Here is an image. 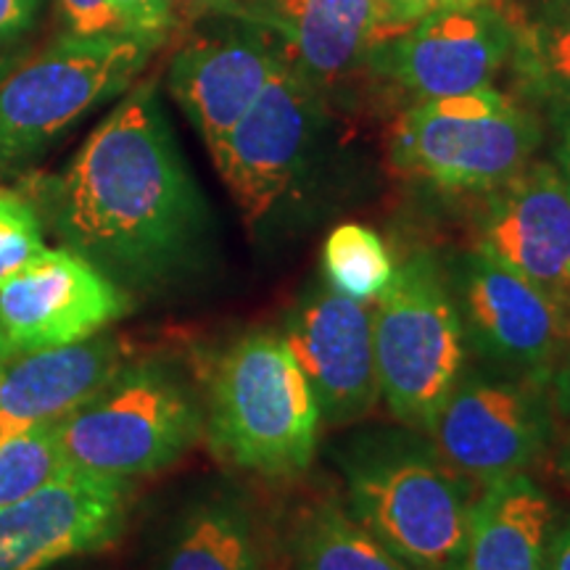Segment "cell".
I'll list each match as a JSON object with an SVG mask.
<instances>
[{
	"label": "cell",
	"mask_w": 570,
	"mask_h": 570,
	"mask_svg": "<svg viewBox=\"0 0 570 570\" xmlns=\"http://www.w3.org/2000/svg\"><path fill=\"white\" fill-rule=\"evenodd\" d=\"M190 38L169 63V90L202 135L209 154L256 101L285 59L267 27L233 13Z\"/></svg>",
	"instance_id": "cell-15"
},
{
	"label": "cell",
	"mask_w": 570,
	"mask_h": 570,
	"mask_svg": "<svg viewBox=\"0 0 570 570\" xmlns=\"http://www.w3.org/2000/svg\"><path fill=\"white\" fill-rule=\"evenodd\" d=\"M130 481L67 468L46 487L0 508V570H46L122 537Z\"/></svg>",
	"instance_id": "cell-13"
},
{
	"label": "cell",
	"mask_w": 570,
	"mask_h": 570,
	"mask_svg": "<svg viewBox=\"0 0 570 570\" xmlns=\"http://www.w3.org/2000/svg\"><path fill=\"white\" fill-rule=\"evenodd\" d=\"M320 410L281 333L252 331L219 356L204 433L230 465L285 479L309 468Z\"/></svg>",
	"instance_id": "cell-3"
},
{
	"label": "cell",
	"mask_w": 570,
	"mask_h": 570,
	"mask_svg": "<svg viewBox=\"0 0 570 570\" xmlns=\"http://www.w3.org/2000/svg\"><path fill=\"white\" fill-rule=\"evenodd\" d=\"M159 42L132 32L53 40L0 82V169L46 151L92 106L132 85Z\"/></svg>",
	"instance_id": "cell-7"
},
{
	"label": "cell",
	"mask_w": 570,
	"mask_h": 570,
	"mask_svg": "<svg viewBox=\"0 0 570 570\" xmlns=\"http://www.w3.org/2000/svg\"><path fill=\"white\" fill-rule=\"evenodd\" d=\"M394 262L381 235L365 225H338L323 248V273L333 288L356 302H373L394 277Z\"/></svg>",
	"instance_id": "cell-23"
},
{
	"label": "cell",
	"mask_w": 570,
	"mask_h": 570,
	"mask_svg": "<svg viewBox=\"0 0 570 570\" xmlns=\"http://www.w3.org/2000/svg\"><path fill=\"white\" fill-rule=\"evenodd\" d=\"M114 11L122 19L125 30L154 42H161L169 27L175 24L169 0H111Z\"/></svg>",
	"instance_id": "cell-26"
},
{
	"label": "cell",
	"mask_w": 570,
	"mask_h": 570,
	"mask_svg": "<svg viewBox=\"0 0 570 570\" xmlns=\"http://www.w3.org/2000/svg\"><path fill=\"white\" fill-rule=\"evenodd\" d=\"M348 510L412 570H462L470 502L462 475L417 431H373L341 452Z\"/></svg>",
	"instance_id": "cell-2"
},
{
	"label": "cell",
	"mask_w": 570,
	"mask_h": 570,
	"mask_svg": "<svg viewBox=\"0 0 570 570\" xmlns=\"http://www.w3.org/2000/svg\"><path fill=\"white\" fill-rule=\"evenodd\" d=\"M518 85L554 122L570 114V0H502Z\"/></svg>",
	"instance_id": "cell-20"
},
{
	"label": "cell",
	"mask_w": 570,
	"mask_h": 570,
	"mask_svg": "<svg viewBox=\"0 0 570 570\" xmlns=\"http://www.w3.org/2000/svg\"><path fill=\"white\" fill-rule=\"evenodd\" d=\"M391 11L396 13V19L404 27H412L428 13H436L444 9H460V6H473V3H487V0H386Z\"/></svg>",
	"instance_id": "cell-30"
},
{
	"label": "cell",
	"mask_w": 570,
	"mask_h": 570,
	"mask_svg": "<svg viewBox=\"0 0 570 570\" xmlns=\"http://www.w3.org/2000/svg\"><path fill=\"white\" fill-rule=\"evenodd\" d=\"M127 365L117 336L19 354L0 377V444L27 428L61 420Z\"/></svg>",
	"instance_id": "cell-18"
},
{
	"label": "cell",
	"mask_w": 570,
	"mask_h": 570,
	"mask_svg": "<svg viewBox=\"0 0 570 570\" xmlns=\"http://www.w3.org/2000/svg\"><path fill=\"white\" fill-rule=\"evenodd\" d=\"M17 352H13V346L9 344V341H6V336L3 333H0V377L6 375V370L11 367V362L17 360Z\"/></svg>",
	"instance_id": "cell-33"
},
{
	"label": "cell",
	"mask_w": 570,
	"mask_h": 570,
	"mask_svg": "<svg viewBox=\"0 0 570 570\" xmlns=\"http://www.w3.org/2000/svg\"><path fill=\"white\" fill-rule=\"evenodd\" d=\"M130 298L71 248H48L0 285V333L17 354L77 344L104 333Z\"/></svg>",
	"instance_id": "cell-14"
},
{
	"label": "cell",
	"mask_w": 570,
	"mask_h": 570,
	"mask_svg": "<svg viewBox=\"0 0 570 570\" xmlns=\"http://www.w3.org/2000/svg\"><path fill=\"white\" fill-rule=\"evenodd\" d=\"M46 252L38 214L21 198L0 190V285Z\"/></svg>",
	"instance_id": "cell-25"
},
{
	"label": "cell",
	"mask_w": 570,
	"mask_h": 570,
	"mask_svg": "<svg viewBox=\"0 0 570 570\" xmlns=\"http://www.w3.org/2000/svg\"><path fill=\"white\" fill-rule=\"evenodd\" d=\"M512 24L502 0L428 13L370 51L365 69L412 101L491 88L510 63Z\"/></svg>",
	"instance_id": "cell-11"
},
{
	"label": "cell",
	"mask_w": 570,
	"mask_h": 570,
	"mask_svg": "<svg viewBox=\"0 0 570 570\" xmlns=\"http://www.w3.org/2000/svg\"><path fill=\"white\" fill-rule=\"evenodd\" d=\"M552 433L547 383L465 365L428 436L460 475L489 483L537 465Z\"/></svg>",
	"instance_id": "cell-9"
},
{
	"label": "cell",
	"mask_w": 570,
	"mask_h": 570,
	"mask_svg": "<svg viewBox=\"0 0 570 570\" xmlns=\"http://www.w3.org/2000/svg\"><path fill=\"white\" fill-rule=\"evenodd\" d=\"M560 125V142H558V175L566 190L570 194V114L558 119Z\"/></svg>",
	"instance_id": "cell-32"
},
{
	"label": "cell",
	"mask_w": 570,
	"mask_h": 570,
	"mask_svg": "<svg viewBox=\"0 0 570 570\" xmlns=\"http://www.w3.org/2000/svg\"><path fill=\"white\" fill-rule=\"evenodd\" d=\"M373 306L381 399L404 428L431 433L468 365L446 267L431 252L407 256Z\"/></svg>",
	"instance_id": "cell-4"
},
{
	"label": "cell",
	"mask_w": 570,
	"mask_h": 570,
	"mask_svg": "<svg viewBox=\"0 0 570 570\" xmlns=\"http://www.w3.org/2000/svg\"><path fill=\"white\" fill-rule=\"evenodd\" d=\"M539 114L497 88L412 104L396 119L391 161L441 190L487 194L539 151Z\"/></svg>",
	"instance_id": "cell-6"
},
{
	"label": "cell",
	"mask_w": 570,
	"mask_h": 570,
	"mask_svg": "<svg viewBox=\"0 0 570 570\" xmlns=\"http://www.w3.org/2000/svg\"><path fill=\"white\" fill-rule=\"evenodd\" d=\"M566 309H568V323H570V302H568V306H566Z\"/></svg>",
	"instance_id": "cell-37"
},
{
	"label": "cell",
	"mask_w": 570,
	"mask_h": 570,
	"mask_svg": "<svg viewBox=\"0 0 570 570\" xmlns=\"http://www.w3.org/2000/svg\"><path fill=\"white\" fill-rule=\"evenodd\" d=\"M206 9L267 27L285 61L317 90L365 69L377 42L407 30L386 0H214Z\"/></svg>",
	"instance_id": "cell-16"
},
{
	"label": "cell",
	"mask_w": 570,
	"mask_h": 570,
	"mask_svg": "<svg viewBox=\"0 0 570 570\" xmlns=\"http://www.w3.org/2000/svg\"><path fill=\"white\" fill-rule=\"evenodd\" d=\"M446 277L465 344L483 365L502 375L550 383L570 346L566 306L479 246L454 256Z\"/></svg>",
	"instance_id": "cell-8"
},
{
	"label": "cell",
	"mask_w": 570,
	"mask_h": 570,
	"mask_svg": "<svg viewBox=\"0 0 570 570\" xmlns=\"http://www.w3.org/2000/svg\"><path fill=\"white\" fill-rule=\"evenodd\" d=\"M475 230L479 248L499 265L568 306L570 194L552 164H525L510 180L487 190L475 214Z\"/></svg>",
	"instance_id": "cell-17"
},
{
	"label": "cell",
	"mask_w": 570,
	"mask_h": 570,
	"mask_svg": "<svg viewBox=\"0 0 570 570\" xmlns=\"http://www.w3.org/2000/svg\"><path fill=\"white\" fill-rule=\"evenodd\" d=\"M173 3V13H175V3H185V6H209L214 0H169Z\"/></svg>",
	"instance_id": "cell-36"
},
{
	"label": "cell",
	"mask_w": 570,
	"mask_h": 570,
	"mask_svg": "<svg viewBox=\"0 0 570 570\" xmlns=\"http://www.w3.org/2000/svg\"><path fill=\"white\" fill-rule=\"evenodd\" d=\"M558 465H560V473L570 479V439H566V444L560 446V458H558Z\"/></svg>",
	"instance_id": "cell-35"
},
{
	"label": "cell",
	"mask_w": 570,
	"mask_h": 570,
	"mask_svg": "<svg viewBox=\"0 0 570 570\" xmlns=\"http://www.w3.org/2000/svg\"><path fill=\"white\" fill-rule=\"evenodd\" d=\"M13 69H17V56L0 51V82H3Z\"/></svg>",
	"instance_id": "cell-34"
},
{
	"label": "cell",
	"mask_w": 570,
	"mask_h": 570,
	"mask_svg": "<svg viewBox=\"0 0 570 570\" xmlns=\"http://www.w3.org/2000/svg\"><path fill=\"white\" fill-rule=\"evenodd\" d=\"M204 436V410L173 370L125 365L101 391L59 420L69 468L111 479L161 473Z\"/></svg>",
	"instance_id": "cell-5"
},
{
	"label": "cell",
	"mask_w": 570,
	"mask_h": 570,
	"mask_svg": "<svg viewBox=\"0 0 570 570\" xmlns=\"http://www.w3.org/2000/svg\"><path fill=\"white\" fill-rule=\"evenodd\" d=\"M283 341L323 423L348 425L373 412L381 399L373 302L348 298L327 281L312 283L285 320Z\"/></svg>",
	"instance_id": "cell-12"
},
{
	"label": "cell",
	"mask_w": 570,
	"mask_h": 570,
	"mask_svg": "<svg viewBox=\"0 0 570 570\" xmlns=\"http://www.w3.org/2000/svg\"><path fill=\"white\" fill-rule=\"evenodd\" d=\"M53 225L117 285L148 288L190 265L206 209L154 82L135 88L85 140L56 188Z\"/></svg>",
	"instance_id": "cell-1"
},
{
	"label": "cell",
	"mask_w": 570,
	"mask_h": 570,
	"mask_svg": "<svg viewBox=\"0 0 570 570\" xmlns=\"http://www.w3.org/2000/svg\"><path fill=\"white\" fill-rule=\"evenodd\" d=\"M69 32L75 35H111L127 32L122 19L114 11L111 0H59Z\"/></svg>",
	"instance_id": "cell-27"
},
{
	"label": "cell",
	"mask_w": 570,
	"mask_h": 570,
	"mask_svg": "<svg viewBox=\"0 0 570 570\" xmlns=\"http://www.w3.org/2000/svg\"><path fill=\"white\" fill-rule=\"evenodd\" d=\"M161 570H265L252 518L233 497H209L185 512Z\"/></svg>",
	"instance_id": "cell-21"
},
{
	"label": "cell",
	"mask_w": 570,
	"mask_h": 570,
	"mask_svg": "<svg viewBox=\"0 0 570 570\" xmlns=\"http://www.w3.org/2000/svg\"><path fill=\"white\" fill-rule=\"evenodd\" d=\"M40 0H0V40H11L32 30Z\"/></svg>",
	"instance_id": "cell-29"
},
{
	"label": "cell",
	"mask_w": 570,
	"mask_h": 570,
	"mask_svg": "<svg viewBox=\"0 0 570 570\" xmlns=\"http://www.w3.org/2000/svg\"><path fill=\"white\" fill-rule=\"evenodd\" d=\"M323 127V90L288 61L273 71L223 146L212 154L248 225H259L294 188Z\"/></svg>",
	"instance_id": "cell-10"
},
{
	"label": "cell",
	"mask_w": 570,
	"mask_h": 570,
	"mask_svg": "<svg viewBox=\"0 0 570 570\" xmlns=\"http://www.w3.org/2000/svg\"><path fill=\"white\" fill-rule=\"evenodd\" d=\"M547 396H550L552 425H560L570 439V346L552 370L550 383H547Z\"/></svg>",
	"instance_id": "cell-28"
},
{
	"label": "cell",
	"mask_w": 570,
	"mask_h": 570,
	"mask_svg": "<svg viewBox=\"0 0 570 570\" xmlns=\"http://www.w3.org/2000/svg\"><path fill=\"white\" fill-rule=\"evenodd\" d=\"M291 570H412L336 502H317L291 533Z\"/></svg>",
	"instance_id": "cell-22"
},
{
	"label": "cell",
	"mask_w": 570,
	"mask_h": 570,
	"mask_svg": "<svg viewBox=\"0 0 570 570\" xmlns=\"http://www.w3.org/2000/svg\"><path fill=\"white\" fill-rule=\"evenodd\" d=\"M544 570H570V518L550 531L544 550Z\"/></svg>",
	"instance_id": "cell-31"
},
{
	"label": "cell",
	"mask_w": 570,
	"mask_h": 570,
	"mask_svg": "<svg viewBox=\"0 0 570 570\" xmlns=\"http://www.w3.org/2000/svg\"><path fill=\"white\" fill-rule=\"evenodd\" d=\"M59 420L38 423L0 444V508L19 502L67 470Z\"/></svg>",
	"instance_id": "cell-24"
},
{
	"label": "cell",
	"mask_w": 570,
	"mask_h": 570,
	"mask_svg": "<svg viewBox=\"0 0 570 570\" xmlns=\"http://www.w3.org/2000/svg\"><path fill=\"white\" fill-rule=\"evenodd\" d=\"M552 523L550 497L529 475L489 481L470 502L462 570H544Z\"/></svg>",
	"instance_id": "cell-19"
}]
</instances>
